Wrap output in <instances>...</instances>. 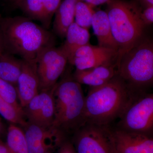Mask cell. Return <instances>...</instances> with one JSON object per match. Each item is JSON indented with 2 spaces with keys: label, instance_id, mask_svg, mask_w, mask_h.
I'll use <instances>...</instances> for the list:
<instances>
[{
  "label": "cell",
  "instance_id": "19",
  "mask_svg": "<svg viewBox=\"0 0 153 153\" xmlns=\"http://www.w3.org/2000/svg\"><path fill=\"white\" fill-rule=\"evenodd\" d=\"M22 59L3 53L0 56V78L16 87L22 72Z\"/></svg>",
  "mask_w": 153,
  "mask_h": 153
},
{
  "label": "cell",
  "instance_id": "14",
  "mask_svg": "<svg viewBox=\"0 0 153 153\" xmlns=\"http://www.w3.org/2000/svg\"><path fill=\"white\" fill-rule=\"evenodd\" d=\"M61 2L62 0H22L18 7L28 18L39 21L47 28Z\"/></svg>",
  "mask_w": 153,
  "mask_h": 153
},
{
  "label": "cell",
  "instance_id": "25",
  "mask_svg": "<svg viewBox=\"0 0 153 153\" xmlns=\"http://www.w3.org/2000/svg\"><path fill=\"white\" fill-rule=\"evenodd\" d=\"M58 147V153H76L73 144L68 141L67 138L63 139Z\"/></svg>",
  "mask_w": 153,
  "mask_h": 153
},
{
  "label": "cell",
  "instance_id": "3",
  "mask_svg": "<svg viewBox=\"0 0 153 153\" xmlns=\"http://www.w3.org/2000/svg\"><path fill=\"white\" fill-rule=\"evenodd\" d=\"M54 96L55 117L51 129L66 138L85 123V96L81 84L71 76L57 82Z\"/></svg>",
  "mask_w": 153,
  "mask_h": 153
},
{
  "label": "cell",
  "instance_id": "1",
  "mask_svg": "<svg viewBox=\"0 0 153 153\" xmlns=\"http://www.w3.org/2000/svg\"><path fill=\"white\" fill-rule=\"evenodd\" d=\"M4 49L22 60L36 61L45 48L54 46L53 35L29 18H7L0 24Z\"/></svg>",
  "mask_w": 153,
  "mask_h": 153
},
{
  "label": "cell",
  "instance_id": "12",
  "mask_svg": "<svg viewBox=\"0 0 153 153\" xmlns=\"http://www.w3.org/2000/svg\"><path fill=\"white\" fill-rule=\"evenodd\" d=\"M23 128L30 153H51L63 140L51 128L28 122Z\"/></svg>",
  "mask_w": 153,
  "mask_h": 153
},
{
  "label": "cell",
  "instance_id": "24",
  "mask_svg": "<svg viewBox=\"0 0 153 153\" xmlns=\"http://www.w3.org/2000/svg\"><path fill=\"white\" fill-rule=\"evenodd\" d=\"M141 19L146 26L152 25L153 22V6L145 8L141 13Z\"/></svg>",
  "mask_w": 153,
  "mask_h": 153
},
{
  "label": "cell",
  "instance_id": "16",
  "mask_svg": "<svg viewBox=\"0 0 153 153\" xmlns=\"http://www.w3.org/2000/svg\"><path fill=\"white\" fill-rule=\"evenodd\" d=\"M91 27L97 38L99 46L114 49L118 52V45L113 36L109 19L105 11L95 12L92 18Z\"/></svg>",
  "mask_w": 153,
  "mask_h": 153
},
{
  "label": "cell",
  "instance_id": "20",
  "mask_svg": "<svg viewBox=\"0 0 153 153\" xmlns=\"http://www.w3.org/2000/svg\"><path fill=\"white\" fill-rule=\"evenodd\" d=\"M6 143L11 153H30L24 130L16 125L9 126Z\"/></svg>",
  "mask_w": 153,
  "mask_h": 153
},
{
  "label": "cell",
  "instance_id": "30",
  "mask_svg": "<svg viewBox=\"0 0 153 153\" xmlns=\"http://www.w3.org/2000/svg\"><path fill=\"white\" fill-rule=\"evenodd\" d=\"M4 127L2 121L1 119V117H0V137H1L3 134L4 133Z\"/></svg>",
  "mask_w": 153,
  "mask_h": 153
},
{
  "label": "cell",
  "instance_id": "22",
  "mask_svg": "<svg viewBox=\"0 0 153 153\" xmlns=\"http://www.w3.org/2000/svg\"><path fill=\"white\" fill-rule=\"evenodd\" d=\"M93 7L87 3L78 1L75 9L74 22L80 27L88 30L91 27V22L95 11Z\"/></svg>",
  "mask_w": 153,
  "mask_h": 153
},
{
  "label": "cell",
  "instance_id": "27",
  "mask_svg": "<svg viewBox=\"0 0 153 153\" xmlns=\"http://www.w3.org/2000/svg\"><path fill=\"white\" fill-rule=\"evenodd\" d=\"M0 153H11L6 143L3 141L0 137Z\"/></svg>",
  "mask_w": 153,
  "mask_h": 153
},
{
  "label": "cell",
  "instance_id": "9",
  "mask_svg": "<svg viewBox=\"0 0 153 153\" xmlns=\"http://www.w3.org/2000/svg\"><path fill=\"white\" fill-rule=\"evenodd\" d=\"M56 84L52 88L39 91L23 108L28 123L44 128H51L55 117L54 93Z\"/></svg>",
  "mask_w": 153,
  "mask_h": 153
},
{
  "label": "cell",
  "instance_id": "13",
  "mask_svg": "<svg viewBox=\"0 0 153 153\" xmlns=\"http://www.w3.org/2000/svg\"><path fill=\"white\" fill-rule=\"evenodd\" d=\"M23 60L22 72L17 82L19 104L23 108L39 92L36 61Z\"/></svg>",
  "mask_w": 153,
  "mask_h": 153
},
{
  "label": "cell",
  "instance_id": "18",
  "mask_svg": "<svg viewBox=\"0 0 153 153\" xmlns=\"http://www.w3.org/2000/svg\"><path fill=\"white\" fill-rule=\"evenodd\" d=\"M66 41L61 46L68 57V60L80 47L89 44L90 36L88 30L73 22L66 32Z\"/></svg>",
  "mask_w": 153,
  "mask_h": 153
},
{
  "label": "cell",
  "instance_id": "28",
  "mask_svg": "<svg viewBox=\"0 0 153 153\" xmlns=\"http://www.w3.org/2000/svg\"><path fill=\"white\" fill-rule=\"evenodd\" d=\"M141 5H142L144 8L153 6V0H138Z\"/></svg>",
  "mask_w": 153,
  "mask_h": 153
},
{
  "label": "cell",
  "instance_id": "8",
  "mask_svg": "<svg viewBox=\"0 0 153 153\" xmlns=\"http://www.w3.org/2000/svg\"><path fill=\"white\" fill-rule=\"evenodd\" d=\"M68 62L62 47L52 46L44 49L36 60L39 91L52 88L63 74Z\"/></svg>",
  "mask_w": 153,
  "mask_h": 153
},
{
  "label": "cell",
  "instance_id": "15",
  "mask_svg": "<svg viewBox=\"0 0 153 153\" xmlns=\"http://www.w3.org/2000/svg\"><path fill=\"white\" fill-rule=\"evenodd\" d=\"M117 74L116 65L102 66L83 70L76 69L74 80L80 84L96 87L105 84Z\"/></svg>",
  "mask_w": 153,
  "mask_h": 153
},
{
  "label": "cell",
  "instance_id": "31",
  "mask_svg": "<svg viewBox=\"0 0 153 153\" xmlns=\"http://www.w3.org/2000/svg\"><path fill=\"white\" fill-rule=\"evenodd\" d=\"M22 1V0H12L14 4L16 7H18L19 4Z\"/></svg>",
  "mask_w": 153,
  "mask_h": 153
},
{
  "label": "cell",
  "instance_id": "21",
  "mask_svg": "<svg viewBox=\"0 0 153 153\" xmlns=\"http://www.w3.org/2000/svg\"><path fill=\"white\" fill-rule=\"evenodd\" d=\"M0 115L11 124L24 128L27 123L23 108H16L7 102L0 96Z\"/></svg>",
  "mask_w": 153,
  "mask_h": 153
},
{
  "label": "cell",
  "instance_id": "10",
  "mask_svg": "<svg viewBox=\"0 0 153 153\" xmlns=\"http://www.w3.org/2000/svg\"><path fill=\"white\" fill-rule=\"evenodd\" d=\"M118 56V51L114 49L88 44L77 49L68 62L78 70L102 66H117Z\"/></svg>",
  "mask_w": 153,
  "mask_h": 153
},
{
  "label": "cell",
  "instance_id": "5",
  "mask_svg": "<svg viewBox=\"0 0 153 153\" xmlns=\"http://www.w3.org/2000/svg\"><path fill=\"white\" fill-rule=\"evenodd\" d=\"M117 74L134 92L146 91L153 82V43L145 37L117 62Z\"/></svg>",
  "mask_w": 153,
  "mask_h": 153
},
{
  "label": "cell",
  "instance_id": "29",
  "mask_svg": "<svg viewBox=\"0 0 153 153\" xmlns=\"http://www.w3.org/2000/svg\"><path fill=\"white\" fill-rule=\"evenodd\" d=\"M4 47L2 36L0 31V56L4 53Z\"/></svg>",
  "mask_w": 153,
  "mask_h": 153
},
{
  "label": "cell",
  "instance_id": "17",
  "mask_svg": "<svg viewBox=\"0 0 153 153\" xmlns=\"http://www.w3.org/2000/svg\"><path fill=\"white\" fill-rule=\"evenodd\" d=\"M78 1L64 0L55 12L53 29L60 38H65L68 28L74 22L75 6Z\"/></svg>",
  "mask_w": 153,
  "mask_h": 153
},
{
  "label": "cell",
  "instance_id": "26",
  "mask_svg": "<svg viewBox=\"0 0 153 153\" xmlns=\"http://www.w3.org/2000/svg\"><path fill=\"white\" fill-rule=\"evenodd\" d=\"M79 1L84 2L94 7L100 5L102 4H108L114 0H79Z\"/></svg>",
  "mask_w": 153,
  "mask_h": 153
},
{
  "label": "cell",
  "instance_id": "2",
  "mask_svg": "<svg viewBox=\"0 0 153 153\" xmlns=\"http://www.w3.org/2000/svg\"><path fill=\"white\" fill-rule=\"evenodd\" d=\"M136 93L117 74L105 84L90 88L85 97V123L109 126L120 117Z\"/></svg>",
  "mask_w": 153,
  "mask_h": 153
},
{
  "label": "cell",
  "instance_id": "6",
  "mask_svg": "<svg viewBox=\"0 0 153 153\" xmlns=\"http://www.w3.org/2000/svg\"><path fill=\"white\" fill-rule=\"evenodd\" d=\"M119 119L118 128L152 134L153 93L143 91L135 94Z\"/></svg>",
  "mask_w": 153,
  "mask_h": 153
},
{
  "label": "cell",
  "instance_id": "7",
  "mask_svg": "<svg viewBox=\"0 0 153 153\" xmlns=\"http://www.w3.org/2000/svg\"><path fill=\"white\" fill-rule=\"evenodd\" d=\"M73 135L76 153H115L109 126L86 123Z\"/></svg>",
  "mask_w": 153,
  "mask_h": 153
},
{
  "label": "cell",
  "instance_id": "11",
  "mask_svg": "<svg viewBox=\"0 0 153 153\" xmlns=\"http://www.w3.org/2000/svg\"><path fill=\"white\" fill-rule=\"evenodd\" d=\"M115 153H153L152 135L112 129Z\"/></svg>",
  "mask_w": 153,
  "mask_h": 153
},
{
  "label": "cell",
  "instance_id": "4",
  "mask_svg": "<svg viewBox=\"0 0 153 153\" xmlns=\"http://www.w3.org/2000/svg\"><path fill=\"white\" fill-rule=\"evenodd\" d=\"M107 4L105 12L119 47L118 60L145 38L146 26L141 19L143 10L138 0H114Z\"/></svg>",
  "mask_w": 153,
  "mask_h": 153
},
{
  "label": "cell",
  "instance_id": "23",
  "mask_svg": "<svg viewBox=\"0 0 153 153\" xmlns=\"http://www.w3.org/2000/svg\"><path fill=\"white\" fill-rule=\"evenodd\" d=\"M0 96L11 105L19 109L23 108L18 102L19 99L16 87L1 78Z\"/></svg>",
  "mask_w": 153,
  "mask_h": 153
}]
</instances>
